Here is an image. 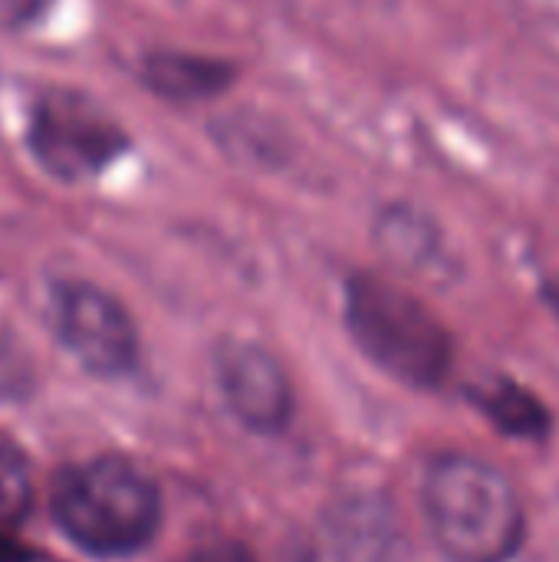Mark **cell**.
<instances>
[{"instance_id":"cell-15","label":"cell","mask_w":559,"mask_h":562,"mask_svg":"<svg viewBox=\"0 0 559 562\" xmlns=\"http://www.w3.org/2000/svg\"><path fill=\"white\" fill-rule=\"evenodd\" d=\"M0 562H30V553H26L20 543L0 537Z\"/></svg>"},{"instance_id":"cell-3","label":"cell","mask_w":559,"mask_h":562,"mask_svg":"<svg viewBox=\"0 0 559 562\" xmlns=\"http://www.w3.org/2000/svg\"><path fill=\"white\" fill-rule=\"evenodd\" d=\"M59 530L92 557H132L161 524V497L145 471L122 458H96L63 471L49 494Z\"/></svg>"},{"instance_id":"cell-1","label":"cell","mask_w":559,"mask_h":562,"mask_svg":"<svg viewBox=\"0 0 559 562\" xmlns=\"http://www.w3.org/2000/svg\"><path fill=\"white\" fill-rule=\"evenodd\" d=\"M422 507L451 562H507L524 540V510L511 481L478 458L435 461L422 484Z\"/></svg>"},{"instance_id":"cell-6","label":"cell","mask_w":559,"mask_h":562,"mask_svg":"<svg viewBox=\"0 0 559 562\" xmlns=\"http://www.w3.org/2000/svg\"><path fill=\"white\" fill-rule=\"evenodd\" d=\"M217 385L231 412L254 431H280L293 415V389L273 352L231 339L214 356Z\"/></svg>"},{"instance_id":"cell-10","label":"cell","mask_w":559,"mask_h":562,"mask_svg":"<svg viewBox=\"0 0 559 562\" xmlns=\"http://www.w3.org/2000/svg\"><path fill=\"white\" fill-rule=\"evenodd\" d=\"M478 405L511 438L530 441V438H544L550 431V412L544 408V402L530 389H524L511 379H501L488 392H481Z\"/></svg>"},{"instance_id":"cell-14","label":"cell","mask_w":559,"mask_h":562,"mask_svg":"<svg viewBox=\"0 0 559 562\" xmlns=\"http://www.w3.org/2000/svg\"><path fill=\"white\" fill-rule=\"evenodd\" d=\"M185 562H257L244 547L237 543H214V547H204L198 553H191Z\"/></svg>"},{"instance_id":"cell-8","label":"cell","mask_w":559,"mask_h":562,"mask_svg":"<svg viewBox=\"0 0 559 562\" xmlns=\"http://www.w3.org/2000/svg\"><path fill=\"white\" fill-rule=\"evenodd\" d=\"M241 79V66L234 59L214 53L191 49H152L142 59V82L165 102L198 105L227 95Z\"/></svg>"},{"instance_id":"cell-2","label":"cell","mask_w":559,"mask_h":562,"mask_svg":"<svg viewBox=\"0 0 559 562\" xmlns=\"http://www.w3.org/2000/svg\"><path fill=\"white\" fill-rule=\"evenodd\" d=\"M346 329L369 362L385 375L435 389L455 362L448 326L412 290L382 273L359 270L346 280Z\"/></svg>"},{"instance_id":"cell-11","label":"cell","mask_w":559,"mask_h":562,"mask_svg":"<svg viewBox=\"0 0 559 562\" xmlns=\"http://www.w3.org/2000/svg\"><path fill=\"white\" fill-rule=\"evenodd\" d=\"M33 501V481L23 454L0 441V530L20 524Z\"/></svg>"},{"instance_id":"cell-5","label":"cell","mask_w":559,"mask_h":562,"mask_svg":"<svg viewBox=\"0 0 559 562\" xmlns=\"http://www.w3.org/2000/svg\"><path fill=\"white\" fill-rule=\"evenodd\" d=\"M56 326L63 346L92 375L119 379L138 362V333L132 316L112 293L92 283H69L59 290Z\"/></svg>"},{"instance_id":"cell-4","label":"cell","mask_w":559,"mask_h":562,"mask_svg":"<svg viewBox=\"0 0 559 562\" xmlns=\"http://www.w3.org/2000/svg\"><path fill=\"white\" fill-rule=\"evenodd\" d=\"M30 148L53 178L86 181L128 148V135L89 95L76 89H49L33 105Z\"/></svg>"},{"instance_id":"cell-12","label":"cell","mask_w":559,"mask_h":562,"mask_svg":"<svg viewBox=\"0 0 559 562\" xmlns=\"http://www.w3.org/2000/svg\"><path fill=\"white\" fill-rule=\"evenodd\" d=\"M26 382H30V375H26L20 356L7 342H0V398H16Z\"/></svg>"},{"instance_id":"cell-13","label":"cell","mask_w":559,"mask_h":562,"mask_svg":"<svg viewBox=\"0 0 559 562\" xmlns=\"http://www.w3.org/2000/svg\"><path fill=\"white\" fill-rule=\"evenodd\" d=\"M49 0H0V26L3 30H23L30 26Z\"/></svg>"},{"instance_id":"cell-7","label":"cell","mask_w":559,"mask_h":562,"mask_svg":"<svg viewBox=\"0 0 559 562\" xmlns=\"http://www.w3.org/2000/svg\"><path fill=\"white\" fill-rule=\"evenodd\" d=\"M376 250L402 273L448 283L455 277L458 257L448 244L441 221L415 201H385L372 214Z\"/></svg>"},{"instance_id":"cell-16","label":"cell","mask_w":559,"mask_h":562,"mask_svg":"<svg viewBox=\"0 0 559 562\" xmlns=\"http://www.w3.org/2000/svg\"><path fill=\"white\" fill-rule=\"evenodd\" d=\"M544 296H547V303L554 306V313L559 316V277L557 280H550V283L544 286Z\"/></svg>"},{"instance_id":"cell-9","label":"cell","mask_w":559,"mask_h":562,"mask_svg":"<svg viewBox=\"0 0 559 562\" xmlns=\"http://www.w3.org/2000/svg\"><path fill=\"white\" fill-rule=\"evenodd\" d=\"M211 128L217 132L221 148L241 165H250L257 171H280L283 165H290V135L287 128H277L270 115L234 112Z\"/></svg>"}]
</instances>
